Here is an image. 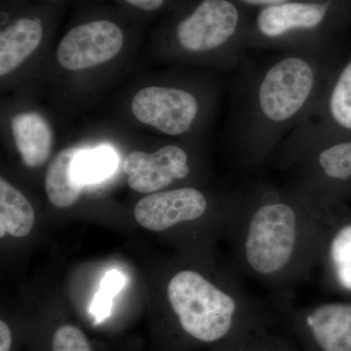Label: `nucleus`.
Returning <instances> with one entry per match:
<instances>
[{
	"mask_svg": "<svg viewBox=\"0 0 351 351\" xmlns=\"http://www.w3.org/2000/svg\"><path fill=\"white\" fill-rule=\"evenodd\" d=\"M323 214L295 191L239 193L226 221L239 274L276 290L302 282L317 267Z\"/></svg>",
	"mask_w": 351,
	"mask_h": 351,
	"instance_id": "f257e3e1",
	"label": "nucleus"
},
{
	"mask_svg": "<svg viewBox=\"0 0 351 351\" xmlns=\"http://www.w3.org/2000/svg\"><path fill=\"white\" fill-rule=\"evenodd\" d=\"M167 299L182 331L199 343L234 341L262 328L239 281L218 284L198 270L182 269L170 279Z\"/></svg>",
	"mask_w": 351,
	"mask_h": 351,
	"instance_id": "f03ea898",
	"label": "nucleus"
},
{
	"mask_svg": "<svg viewBox=\"0 0 351 351\" xmlns=\"http://www.w3.org/2000/svg\"><path fill=\"white\" fill-rule=\"evenodd\" d=\"M317 82L311 63L289 56L272 64L258 88V112L272 124H283L297 117L308 104Z\"/></svg>",
	"mask_w": 351,
	"mask_h": 351,
	"instance_id": "7ed1b4c3",
	"label": "nucleus"
},
{
	"mask_svg": "<svg viewBox=\"0 0 351 351\" xmlns=\"http://www.w3.org/2000/svg\"><path fill=\"white\" fill-rule=\"evenodd\" d=\"M299 184L293 189L321 211L329 208L337 184L351 182V141L315 147L297 157Z\"/></svg>",
	"mask_w": 351,
	"mask_h": 351,
	"instance_id": "20e7f679",
	"label": "nucleus"
},
{
	"mask_svg": "<svg viewBox=\"0 0 351 351\" xmlns=\"http://www.w3.org/2000/svg\"><path fill=\"white\" fill-rule=\"evenodd\" d=\"M124 34L119 23L97 18L69 29L57 49V59L64 69L80 71L106 63L123 47Z\"/></svg>",
	"mask_w": 351,
	"mask_h": 351,
	"instance_id": "39448f33",
	"label": "nucleus"
},
{
	"mask_svg": "<svg viewBox=\"0 0 351 351\" xmlns=\"http://www.w3.org/2000/svg\"><path fill=\"white\" fill-rule=\"evenodd\" d=\"M284 311L307 351H351V302H323Z\"/></svg>",
	"mask_w": 351,
	"mask_h": 351,
	"instance_id": "423d86ee",
	"label": "nucleus"
},
{
	"mask_svg": "<svg viewBox=\"0 0 351 351\" xmlns=\"http://www.w3.org/2000/svg\"><path fill=\"white\" fill-rule=\"evenodd\" d=\"M239 13L228 0H201L176 25L180 45L191 52H207L221 47L237 32Z\"/></svg>",
	"mask_w": 351,
	"mask_h": 351,
	"instance_id": "0eeeda50",
	"label": "nucleus"
},
{
	"mask_svg": "<svg viewBox=\"0 0 351 351\" xmlns=\"http://www.w3.org/2000/svg\"><path fill=\"white\" fill-rule=\"evenodd\" d=\"M198 108L193 94L176 88H144L132 101V112L138 121L172 136L189 130Z\"/></svg>",
	"mask_w": 351,
	"mask_h": 351,
	"instance_id": "6e6552de",
	"label": "nucleus"
},
{
	"mask_svg": "<svg viewBox=\"0 0 351 351\" xmlns=\"http://www.w3.org/2000/svg\"><path fill=\"white\" fill-rule=\"evenodd\" d=\"M208 212L206 196L196 189L181 188L145 196L136 205L134 216L145 228L164 232L199 221Z\"/></svg>",
	"mask_w": 351,
	"mask_h": 351,
	"instance_id": "1a4fd4ad",
	"label": "nucleus"
},
{
	"mask_svg": "<svg viewBox=\"0 0 351 351\" xmlns=\"http://www.w3.org/2000/svg\"><path fill=\"white\" fill-rule=\"evenodd\" d=\"M122 170L129 186L141 193H154L191 174L189 156L178 145H166L154 154L133 152L124 159Z\"/></svg>",
	"mask_w": 351,
	"mask_h": 351,
	"instance_id": "9d476101",
	"label": "nucleus"
},
{
	"mask_svg": "<svg viewBox=\"0 0 351 351\" xmlns=\"http://www.w3.org/2000/svg\"><path fill=\"white\" fill-rule=\"evenodd\" d=\"M319 265L328 282L351 293V221L339 223L332 209L323 214Z\"/></svg>",
	"mask_w": 351,
	"mask_h": 351,
	"instance_id": "9b49d317",
	"label": "nucleus"
},
{
	"mask_svg": "<svg viewBox=\"0 0 351 351\" xmlns=\"http://www.w3.org/2000/svg\"><path fill=\"white\" fill-rule=\"evenodd\" d=\"M0 32V75L14 71L43 41L44 20L38 14L20 16Z\"/></svg>",
	"mask_w": 351,
	"mask_h": 351,
	"instance_id": "f8f14e48",
	"label": "nucleus"
},
{
	"mask_svg": "<svg viewBox=\"0 0 351 351\" xmlns=\"http://www.w3.org/2000/svg\"><path fill=\"white\" fill-rule=\"evenodd\" d=\"M328 4L285 2L263 8L258 14V31L267 38H280L295 29H311L324 20Z\"/></svg>",
	"mask_w": 351,
	"mask_h": 351,
	"instance_id": "ddd939ff",
	"label": "nucleus"
},
{
	"mask_svg": "<svg viewBox=\"0 0 351 351\" xmlns=\"http://www.w3.org/2000/svg\"><path fill=\"white\" fill-rule=\"evenodd\" d=\"M16 147L27 167L38 168L49 159L53 135L49 124L38 113L27 112L11 120Z\"/></svg>",
	"mask_w": 351,
	"mask_h": 351,
	"instance_id": "4468645a",
	"label": "nucleus"
},
{
	"mask_svg": "<svg viewBox=\"0 0 351 351\" xmlns=\"http://www.w3.org/2000/svg\"><path fill=\"white\" fill-rule=\"evenodd\" d=\"M82 149H64L55 156L45 175V191L51 204L58 208H68L75 204L83 184L75 172V159Z\"/></svg>",
	"mask_w": 351,
	"mask_h": 351,
	"instance_id": "2eb2a0df",
	"label": "nucleus"
},
{
	"mask_svg": "<svg viewBox=\"0 0 351 351\" xmlns=\"http://www.w3.org/2000/svg\"><path fill=\"white\" fill-rule=\"evenodd\" d=\"M36 223L31 203L6 180H0V237L6 233L15 237L29 234Z\"/></svg>",
	"mask_w": 351,
	"mask_h": 351,
	"instance_id": "dca6fc26",
	"label": "nucleus"
},
{
	"mask_svg": "<svg viewBox=\"0 0 351 351\" xmlns=\"http://www.w3.org/2000/svg\"><path fill=\"white\" fill-rule=\"evenodd\" d=\"M117 165V154L110 147L82 149L75 159V176L83 184H93L112 174Z\"/></svg>",
	"mask_w": 351,
	"mask_h": 351,
	"instance_id": "f3484780",
	"label": "nucleus"
},
{
	"mask_svg": "<svg viewBox=\"0 0 351 351\" xmlns=\"http://www.w3.org/2000/svg\"><path fill=\"white\" fill-rule=\"evenodd\" d=\"M329 112L339 127L351 130V62L346 64L332 87Z\"/></svg>",
	"mask_w": 351,
	"mask_h": 351,
	"instance_id": "a211bd4d",
	"label": "nucleus"
},
{
	"mask_svg": "<svg viewBox=\"0 0 351 351\" xmlns=\"http://www.w3.org/2000/svg\"><path fill=\"white\" fill-rule=\"evenodd\" d=\"M52 351H92L82 330L73 325H63L53 335Z\"/></svg>",
	"mask_w": 351,
	"mask_h": 351,
	"instance_id": "6ab92c4d",
	"label": "nucleus"
},
{
	"mask_svg": "<svg viewBox=\"0 0 351 351\" xmlns=\"http://www.w3.org/2000/svg\"><path fill=\"white\" fill-rule=\"evenodd\" d=\"M230 351H288L285 346L267 336L262 328L232 341Z\"/></svg>",
	"mask_w": 351,
	"mask_h": 351,
	"instance_id": "aec40b11",
	"label": "nucleus"
},
{
	"mask_svg": "<svg viewBox=\"0 0 351 351\" xmlns=\"http://www.w3.org/2000/svg\"><path fill=\"white\" fill-rule=\"evenodd\" d=\"M113 295L105 291L101 290L95 295L93 304L91 306V313L96 317L97 321L103 320L110 315L112 308Z\"/></svg>",
	"mask_w": 351,
	"mask_h": 351,
	"instance_id": "412c9836",
	"label": "nucleus"
},
{
	"mask_svg": "<svg viewBox=\"0 0 351 351\" xmlns=\"http://www.w3.org/2000/svg\"><path fill=\"white\" fill-rule=\"evenodd\" d=\"M125 284V277L117 270L108 271L101 283V290L114 297Z\"/></svg>",
	"mask_w": 351,
	"mask_h": 351,
	"instance_id": "4be33fe9",
	"label": "nucleus"
},
{
	"mask_svg": "<svg viewBox=\"0 0 351 351\" xmlns=\"http://www.w3.org/2000/svg\"><path fill=\"white\" fill-rule=\"evenodd\" d=\"M129 7L144 13H154L160 10L167 0H121Z\"/></svg>",
	"mask_w": 351,
	"mask_h": 351,
	"instance_id": "5701e85b",
	"label": "nucleus"
},
{
	"mask_svg": "<svg viewBox=\"0 0 351 351\" xmlns=\"http://www.w3.org/2000/svg\"><path fill=\"white\" fill-rule=\"evenodd\" d=\"M12 334L4 321H0V351H10Z\"/></svg>",
	"mask_w": 351,
	"mask_h": 351,
	"instance_id": "b1692460",
	"label": "nucleus"
},
{
	"mask_svg": "<svg viewBox=\"0 0 351 351\" xmlns=\"http://www.w3.org/2000/svg\"><path fill=\"white\" fill-rule=\"evenodd\" d=\"M242 1L251 4V5L265 6V7L285 3V2H288V0H242Z\"/></svg>",
	"mask_w": 351,
	"mask_h": 351,
	"instance_id": "393cba45",
	"label": "nucleus"
}]
</instances>
